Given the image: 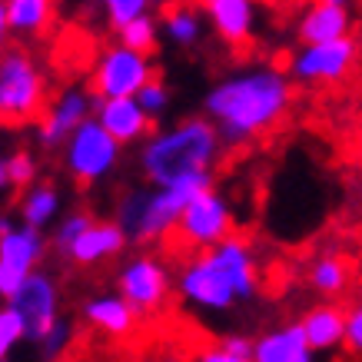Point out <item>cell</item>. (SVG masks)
Returning a JSON list of instances; mask_svg holds the SVG:
<instances>
[{
  "instance_id": "1",
  "label": "cell",
  "mask_w": 362,
  "mask_h": 362,
  "mask_svg": "<svg viewBox=\"0 0 362 362\" xmlns=\"http://www.w3.org/2000/svg\"><path fill=\"white\" fill-rule=\"evenodd\" d=\"M293 107V80L279 66H250L220 80L203 97V110L220 143H246L283 123Z\"/></svg>"
},
{
  "instance_id": "2",
  "label": "cell",
  "mask_w": 362,
  "mask_h": 362,
  "mask_svg": "<svg viewBox=\"0 0 362 362\" xmlns=\"http://www.w3.org/2000/svg\"><path fill=\"white\" fill-rule=\"evenodd\" d=\"M220 136L206 117L180 120L143 143L140 166L153 189L213 187V166L220 160Z\"/></svg>"
},
{
  "instance_id": "3",
  "label": "cell",
  "mask_w": 362,
  "mask_h": 362,
  "mask_svg": "<svg viewBox=\"0 0 362 362\" xmlns=\"http://www.w3.org/2000/svg\"><path fill=\"white\" fill-rule=\"evenodd\" d=\"M176 286H180V296L193 309L226 313L240 299H250L259 286L252 246L233 233L213 250H203L197 259H189Z\"/></svg>"
},
{
  "instance_id": "4",
  "label": "cell",
  "mask_w": 362,
  "mask_h": 362,
  "mask_svg": "<svg viewBox=\"0 0 362 362\" xmlns=\"http://www.w3.org/2000/svg\"><path fill=\"white\" fill-rule=\"evenodd\" d=\"M197 187H176V189H150V193H130L120 203L117 226L123 236L140 243H156L176 230V220L187 206L189 197H197Z\"/></svg>"
},
{
  "instance_id": "5",
  "label": "cell",
  "mask_w": 362,
  "mask_h": 362,
  "mask_svg": "<svg viewBox=\"0 0 362 362\" xmlns=\"http://www.w3.org/2000/svg\"><path fill=\"white\" fill-rule=\"evenodd\" d=\"M47 103V80L30 54L7 50L0 57V123H27Z\"/></svg>"
},
{
  "instance_id": "6",
  "label": "cell",
  "mask_w": 362,
  "mask_h": 362,
  "mask_svg": "<svg viewBox=\"0 0 362 362\" xmlns=\"http://www.w3.org/2000/svg\"><path fill=\"white\" fill-rule=\"evenodd\" d=\"M120 150L123 146H117L107 133L100 130V123L93 120V117H87V120L64 140L66 173L74 176L77 183H83V187L100 183V180H107V176L117 170Z\"/></svg>"
},
{
  "instance_id": "7",
  "label": "cell",
  "mask_w": 362,
  "mask_h": 362,
  "mask_svg": "<svg viewBox=\"0 0 362 362\" xmlns=\"http://www.w3.org/2000/svg\"><path fill=\"white\" fill-rule=\"evenodd\" d=\"M156 77V66L150 57L133 54L127 47L113 44L97 57V66L90 74V83L97 90L100 100H133Z\"/></svg>"
},
{
  "instance_id": "8",
  "label": "cell",
  "mask_w": 362,
  "mask_h": 362,
  "mask_svg": "<svg viewBox=\"0 0 362 362\" xmlns=\"http://www.w3.org/2000/svg\"><path fill=\"white\" fill-rule=\"evenodd\" d=\"M176 233L183 236V243L197 246V250H213L216 243L233 236V209L230 199L220 189H199L197 197L187 199V206L176 220Z\"/></svg>"
},
{
  "instance_id": "9",
  "label": "cell",
  "mask_w": 362,
  "mask_h": 362,
  "mask_svg": "<svg viewBox=\"0 0 362 362\" xmlns=\"http://www.w3.org/2000/svg\"><path fill=\"white\" fill-rule=\"evenodd\" d=\"M356 64H359V40L356 37H342V40H332V44L299 47L296 54H293L289 74L299 83L326 87V83L349 80Z\"/></svg>"
},
{
  "instance_id": "10",
  "label": "cell",
  "mask_w": 362,
  "mask_h": 362,
  "mask_svg": "<svg viewBox=\"0 0 362 362\" xmlns=\"http://www.w3.org/2000/svg\"><path fill=\"white\" fill-rule=\"evenodd\" d=\"M7 306L13 309V316L21 319L23 339H44L50 326L60 319V289L57 279L47 273H30L17 286V293L7 299Z\"/></svg>"
},
{
  "instance_id": "11",
  "label": "cell",
  "mask_w": 362,
  "mask_h": 362,
  "mask_svg": "<svg viewBox=\"0 0 362 362\" xmlns=\"http://www.w3.org/2000/svg\"><path fill=\"white\" fill-rule=\"evenodd\" d=\"M117 286H120L117 296L136 316H146V313H156L170 296V269L153 256H133L117 276Z\"/></svg>"
},
{
  "instance_id": "12",
  "label": "cell",
  "mask_w": 362,
  "mask_h": 362,
  "mask_svg": "<svg viewBox=\"0 0 362 362\" xmlns=\"http://www.w3.org/2000/svg\"><path fill=\"white\" fill-rule=\"evenodd\" d=\"M44 252V233L30 230V226H13L11 233L0 236V299H11L17 286L30 273H37Z\"/></svg>"
},
{
  "instance_id": "13",
  "label": "cell",
  "mask_w": 362,
  "mask_h": 362,
  "mask_svg": "<svg viewBox=\"0 0 362 362\" xmlns=\"http://www.w3.org/2000/svg\"><path fill=\"white\" fill-rule=\"evenodd\" d=\"M296 37L303 47H319L352 37L349 4L346 0H316V4H309L296 23Z\"/></svg>"
},
{
  "instance_id": "14",
  "label": "cell",
  "mask_w": 362,
  "mask_h": 362,
  "mask_svg": "<svg viewBox=\"0 0 362 362\" xmlns=\"http://www.w3.org/2000/svg\"><path fill=\"white\" fill-rule=\"evenodd\" d=\"M87 117H90V97L80 87H66L54 100V107L47 110L44 120L37 123V136H40L47 150H57Z\"/></svg>"
},
{
  "instance_id": "15",
  "label": "cell",
  "mask_w": 362,
  "mask_h": 362,
  "mask_svg": "<svg viewBox=\"0 0 362 362\" xmlns=\"http://www.w3.org/2000/svg\"><path fill=\"white\" fill-rule=\"evenodd\" d=\"M93 120L100 123V130L107 133L117 146L136 143L150 133V120L136 107V100H100Z\"/></svg>"
},
{
  "instance_id": "16",
  "label": "cell",
  "mask_w": 362,
  "mask_h": 362,
  "mask_svg": "<svg viewBox=\"0 0 362 362\" xmlns=\"http://www.w3.org/2000/svg\"><path fill=\"white\" fill-rule=\"evenodd\" d=\"M203 11H206L209 23H213V30L223 44H250L252 30H256V7L250 0H206Z\"/></svg>"
},
{
  "instance_id": "17",
  "label": "cell",
  "mask_w": 362,
  "mask_h": 362,
  "mask_svg": "<svg viewBox=\"0 0 362 362\" xmlns=\"http://www.w3.org/2000/svg\"><path fill=\"white\" fill-rule=\"evenodd\" d=\"M123 243H127V236L113 220H93L77 240L70 243V250L64 256H70L77 266H97L103 259L117 256L123 250Z\"/></svg>"
},
{
  "instance_id": "18",
  "label": "cell",
  "mask_w": 362,
  "mask_h": 362,
  "mask_svg": "<svg viewBox=\"0 0 362 362\" xmlns=\"http://www.w3.org/2000/svg\"><path fill=\"white\" fill-rule=\"evenodd\" d=\"M250 362H316V352L306 346L299 322H286L279 329L252 339Z\"/></svg>"
},
{
  "instance_id": "19",
  "label": "cell",
  "mask_w": 362,
  "mask_h": 362,
  "mask_svg": "<svg viewBox=\"0 0 362 362\" xmlns=\"http://www.w3.org/2000/svg\"><path fill=\"white\" fill-rule=\"evenodd\" d=\"M342 326H346V309L336 306V303L309 306L299 319L303 339L313 352H329L336 346H342Z\"/></svg>"
},
{
  "instance_id": "20",
  "label": "cell",
  "mask_w": 362,
  "mask_h": 362,
  "mask_svg": "<svg viewBox=\"0 0 362 362\" xmlns=\"http://www.w3.org/2000/svg\"><path fill=\"white\" fill-rule=\"evenodd\" d=\"M83 319H87L93 329L103 332V336H110V339H127V336H133L136 322H140V316H136L117 293H103V296L87 299Z\"/></svg>"
},
{
  "instance_id": "21",
  "label": "cell",
  "mask_w": 362,
  "mask_h": 362,
  "mask_svg": "<svg viewBox=\"0 0 362 362\" xmlns=\"http://www.w3.org/2000/svg\"><path fill=\"white\" fill-rule=\"evenodd\" d=\"M352 283V259L342 252H326L319 256L316 263L309 266V286L316 289L319 296H342Z\"/></svg>"
},
{
  "instance_id": "22",
  "label": "cell",
  "mask_w": 362,
  "mask_h": 362,
  "mask_svg": "<svg viewBox=\"0 0 362 362\" xmlns=\"http://www.w3.org/2000/svg\"><path fill=\"white\" fill-rule=\"evenodd\" d=\"M57 213H60V193H57V187H50V183H33V187H27V193H23L21 199V226H30V230H44L47 223L57 220Z\"/></svg>"
},
{
  "instance_id": "23",
  "label": "cell",
  "mask_w": 362,
  "mask_h": 362,
  "mask_svg": "<svg viewBox=\"0 0 362 362\" xmlns=\"http://www.w3.org/2000/svg\"><path fill=\"white\" fill-rule=\"evenodd\" d=\"M50 21H54V4L50 0H11L7 4V30L44 33Z\"/></svg>"
},
{
  "instance_id": "24",
  "label": "cell",
  "mask_w": 362,
  "mask_h": 362,
  "mask_svg": "<svg viewBox=\"0 0 362 362\" xmlns=\"http://www.w3.org/2000/svg\"><path fill=\"white\" fill-rule=\"evenodd\" d=\"M163 30L176 47H193L203 33V17L193 7H173L163 17Z\"/></svg>"
},
{
  "instance_id": "25",
  "label": "cell",
  "mask_w": 362,
  "mask_h": 362,
  "mask_svg": "<svg viewBox=\"0 0 362 362\" xmlns=\"http://www.w3.org/2000/svg\"><path fill=\"white\" fill-rule=\"evenodd\" d=\"M117 33H120V47L133 50V54L150 57L160 47V23L153 21V13H143V17H136V21L127 23Z\"/></svg>"
},
{
  "instance_id": "26",
  "label": "cell",
  "mask_w": 362,
  "mask_h": 362,
  "mask_svg": "<svg viewBox=\"0 0 362 362\" xmlns=\"http://www.w3.org/2000/svg\"><path fill=\"white\" fill-rule=\"evenodd\" d=\"M7 163V176H11V187H33L37 183V160H33L30 150H13L11 156H4Z\"/></svg>"
},
{
  "instance_id": "27",
  "label": "cell",
  "mask_w": 362,
  "mask_h": 362,
  "mask_svg": "<svg viewBox=\"0 0 362 362\" xmlns=\"http://www.w3.org/2000/svg\"><path fill=\"white\" fill-rule=\"evenodd\" d=\"M133 100H136V107L146 113V120H153V117H160V113L170 107V90H166V83L160 77H153L150 83H143V90Z\"/></svg>"
},
{
  "instance_id": "28",
  "label": "cell",
  "mask_w": 362,
  "mask_h": 362,
  "mask_svg": "<svg viewBox=\"0 0 362 362\" xmlns=\"http://www.w3.org/2000/svg\"><path fill=\"white\" fill-rule=\"evenodd\" d=\"M103 11H107V23H110L113 30H123V27L133 23L136 17L150 13V4H146V0H107Z\"/></svg>"
},
{
  "instance_id": "29",
  "label": "cell",
  "mask_w": 362,
  "mask_h": 362,
  "mask_svg": "<svg viewBox=\"0 0 362 362\" xmlns=\"http://www.w3.org/2000/svg\"><path fill=\"white\" fill-rule=\"evenodd\" d=\"M21 339H23L21 319L13 316L11 306H0V362L17 349V342H21Z\"/></svg>"
},
{
  "instance_id": "30",
  "label": "cell",
  "mask_w": 362,
  "mask_h": 362,
  "mask_svg": "<svg viewBox=\"0 0 362 362\" xmlns=\"http://www.w3.org/2000/svg\"><path fill=\"white\" fill-rule=\"evenodd\" d=\"M90 223H93V216H90V213H70L64 223H57V230H54V246H57L60 252H66V250H70V243L77 240V236L87 230Z\"/></svg>"
},
{
  "instance_id": "31",
  "label": "cell",
  "mask_w": 362,
  "mask_h": 362,
  "mask_svg": "<svg viewBox=\"0 0 362 362\" xmlns=\"http://www.w3.org/2000/svg\"><path fill=\"white\" fill-rule=\"evenodd\" d=\"M70 339H74V326H70L66 319H57L54 326H50V332L40 339V346H44V352L54 359V356H60V352L70 346Z\"/></svg>"
},
{
  "instance_id": "32",
  "label": "cell",
  "mask_w": 362,
  "mask_h": 362,
  "mask_svg": "<svg viewBox=\"0 0 362 362\" xmlns=\"http://www.w3.org/2000/svg\"><path fill=\"white\" fill-rule=\"evenodd\" d=\"M342 346L359 356L362 352V309L352 306L346 309V326H342Z\"/></svg>"
},
{
  "instance_id": "33",
  "label": "cell",
  "mask_w": 362,
  "mask_h": 362,
  "mask_svg": "<svg viewBox=\"0 0 362 362\" xmlns=\"http://www.w3.org/2000/svg\"><path fill=\"white\" fill-rule=\"evenodd\" d=\"M220 349L226 352V356H236V359H250L252 339H250V336H240V332H233V336H223V339H220Z\"/></svg>"
},
{
  "instance_id": "34",
  "label": "cell",
  "mask_w": 362,
  "mask_h": 362,
  "mask_svg": "<svg viewBox=\"0 0 362 362\" xmlns=\"http://www.w3.org/2000/svg\"><path fill=\"white\" fill-rule=\"evenodd\" d=\"M197 362H250V359H236V356H226L220 346H213V349H203V352H199Z\"/></svg>"
},
{
  "instance_id": "35",
  "label": "cell",
  "mask_w": 362,
  "mask_h": 362,
  "mask_svg": "<svg viewBox=\"0 0 362 362\" xmlns=\"http://www.w3.org/2000/svg\"><path fill=\"white\" fill-rule=\"evenodd\" d=\"M7 4H4V0H0V47H4V40H7Z\"/></svg>"
},
{
  "instance_id": "36",
  "label": "cell",
  "mask_w": 362,
  "mask_h": 362,
  "mask_svg": "<svg viewBox=\"0 0 362 362\" xmlns=\"http://www.w3.org/2000/svg\"><path fill=\"white\" fill-rule=\"evenodd\" d=\"M4 189H11V176H7V163H4V156H0V193Z\"/></svg>"
},
{
  "instance_id": "37",
  "label": "cell",
  "mask_w": 362,
  "mask_h": 362,
  "mask_svg": "<svg viewBox=\"0 0 362 362\" xmlns=\"http://www.w3.org/2000/svg\"><path fill=\"white\" fill-rule=\"evenodd\" d=\"M13 226H17V223H13L11 216H0V236H4V233H11Z\"/></svg>"
}]
</instances>
